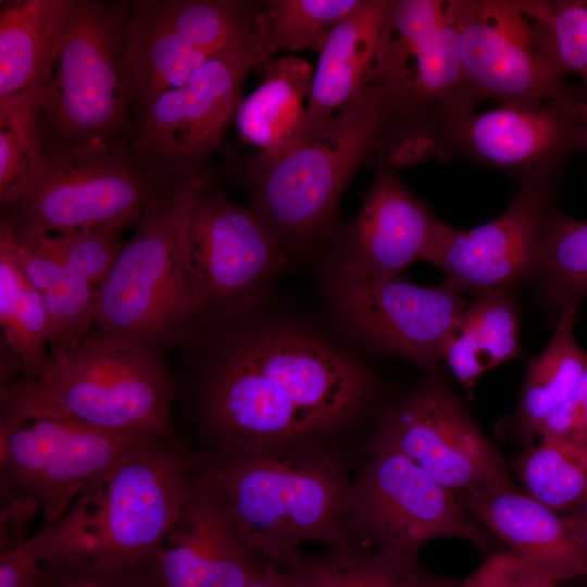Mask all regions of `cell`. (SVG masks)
Segmentation results:
<instances>
[{
	"label": "cell",
	"mask_w": 587,
	"mask_h": 587,
	"mask_svg": "<svg viewBox=\"0 0 587 587\" xmlns=\"http://www.w3.org/2000/svg\"><path fill=\"white\" fill-rule=\"evenodd\" d=\"M42 565L35 535L0 547V587H32Z\"/></svg>",
	"instance_id": "cell-39"
},
{
	"label": "cell",
	"mask_w": 587,
	"mask_h": 587,
	"mask_svg": "<svg viewBox=\"0 0 587 587\" xmlns=\"http://www.w3.org/2000/svg\"><path fill=\"white\" fill-rule=\"evenodd\" d=\"M137 223L133 220H121L65 233L14 234L33 240L92 285L100 287L121 251L123 232Z\"/></svg>",
	"instance_id": "cell-35"
},
{
	"label": "cell",
	"mask_w": 587,
	"mask_h": 587,
	"mask_svg": "<svg viewBox=\"0 0 587 587\" xmlns=\"http://www.w3.org/2000/svg\"><path fill=\"white\" fill-rule=\"evenodd\" d=\"M32 587H157L145 566L82 559L42 560Z\"/></svg>",
	"instance_id": "cell-36"
},
{
	"label": "cell",
	"mask_w": 587,
	"mask_h": 587,
	"mask_svg": "<svg viewBox=\"0 0 587 587\" xmlns=\"http://www.w3.org/2000/svg\"><path fill=\"white\" fill-rule=\"evenodd\" d=\"M515 471L527 495L558 513L567 515L587 499V445L541 441L525 449Z\"/></svg>",
	"instance_id": "cell-31"
},
{
	"label": "cell",
	"mask_w": 587,
	"mask_h": 587,
	"mask_svg": "<svg viewBox=\"0 0 587 587\" xmlns=\"http://www.w3.org/2000/svg\"><path fill=\"white\" fill-rule=\"evenodd\" d=\"M366 453L370 458L349 490L354 539L410 555H419L425 544L436 539H461L488 550L489 538L453 491L400 452Z\"/></svg>",
	"instance_id": "cell-15"
},
{
	"label": "cell",
	"mask_w": 587,
	"mask_h": 587,
	"mask_svg": "<svg viewBox=\"0 0 587 587\" xmlns=\"http://www.w3.org/2000/svg\"><path fill=\"white\" fill-rule=\"evenodd\" d=\"M392 118L390 99L373 80L308 142L274 159L255 158L246 175L249 205L289 255L327 232L360 167L387 159Z\"/></svg>",
	"instance_id": "cell-5"
},
{
	"label": "cell",
	"mask_w": 587,
	"mask_h": 587,
	"mask_svg": "<svg viewBox=\"0 0 587 587\" xmlns=\"http://www.w3.org/2000/svg\"><path fill=\"white\" fill-rule=\"evenodd\" d=\"M42 154L37 89L0 98V197L27 175Z\"/></svg>",
	"instance_id": "cell-34"
},
{
	"label": "cell",
	"mask_w": 587,
	"mask_h": 587,
	"mask_svg": "<svg viewBox=\"0 0 587 587\" xmlns=\"http://www.w3.org/2000/svg\"><path fill=\"white\" fill-rule=\"evenodd\" d=\"M191 178L154 198L123 242L99 287L96 334L165 352L199 333L178 232L179 203Z\"/></svg>",
	"instance_id": "cell-9"
},
{
	"label": "cell",
	"mask_w": 587,
	"mask_h": 587,
	"mask_svg": "<svg viewBox=\"0 0 587 587\" xmlns=\"http://www.w3.org/2000/svg\"><path fill=\"white\" fill-rule=\"evenodd\" d=\"M560 99H515L448 121L435 136L430 158H466L522 184L552 185L561 162L587 146L583 123Z\"/></svg>",
	"instance_id": "cell-18"
},
{
	"label": "cell",
	"mask_w": 587,
	"mask_h": 587,
	"mask_svg": "<svg viewBox=\"0 0 587 587\" xmlns=\"http://www.w3.org/2000/svg\"><path fill=\"white\" fill-rule=\"evenodd\" d=\"M294 587H453L455 582L426 571L419 555L354 541L332 546L317 555H300L287 570Z\"/></svg>",
	"instance_id": "cell-27"
},
{
	"label": "cell",
	"mask_w": 587,
	"mask_h": 587,
	"mask_svg": "<svg viewBox=\"0 0 587 587\" xmlns=\"http://www.w3.org/2000/svg\"><path fill=\"white\" fill-rule=\"evenodd\" d=\"M567 102L574 114L583 123L587 142V101H582L569 95Z\"/></svg>",
	"instance_id": "cell-44"
},
{
	"label": "cell",
	"mask_w": 587,
	"mask_h": 587,
	"mask_svg": "<svg viewBox=\"0 0 587 587\" xmlns=\"http://www.w3.org/2000/svg\"><path fill=\"white\" fill-rule=\"evenodd\" d=\"M127 20L128 1L70 0L36 88L43 151L133 140L136 79Z\"/></svg>",
	"instance_id": "cell-6"
},
{
	"label": "cell",
	"mask_w": 587,
	"mask_h": 587,
	"mask_svg": "<svg viewBox=\"0 0 587 587\" xmlns=\"http://www.w3.org/2000/svg\"><path fill=\"white\" fill-rule=\"evenodd\" d=\"M360 1L271 0L258 9V32L273 54L320 51L333 27Z\"/></svg>",
	"instance_id": "cell-32"
},
{
	"label": "cell",
	"mask_w": 587,
	"mask_h": 587,
	"mask_svg": "<svg viewBox=\"0 0 587 587\" xmlns=\"http://www.w3.org/2000/svg\"><path fill=\"white\" fill-rule=\"evenodd\" d=\"M552 185L522 184L511 204L495 220L474 228L444 223L427 261L445 284L474 297L511 290L537 278L542 236L554 209Z\"/></svg>",
	"instance_id": "cell-19"
},
{
	"label": "cell",
	"mask_w": 587,
	"mask_h": 587,
	"mask_svg": "<svg viewBox=\"0 0 587 587\" xmlns=\"http://www.w3.org/2000/svg\"><path fill=\"white\" fill-rule=\"evenodd\" d=\"M173 183L141 161L127 142L62 145L45 150L34 168L0 197V220L17 235L138 222Z\"/></svg>",
	"instance_id": "cell-8"
},
{
	"label": "cell",
	"mask_w": 587,
	"mask_h": 587,
	"mask_svg": "<svg viewBox=\"0 0 587 587\" xmlns=\"http://www.w3.org/2000/svg\"><path fill=\"white\" fill-rule=\"evenodd\" d=\"M375 80L394 107L389 163L430 158L438 130L477 105L447 0H395Z\"/></svg>",
	"instance_id": "cell-10"
},
{
	"label": "cell",
	"mask_w": 587,
	"mask_h": 587,
	"mask_svg": "<svg viewBox=\"0 0 587 587\" xmlns=\"http://www.w3.org/2000/svg\"><path fill=\"white\" fill-rule=\"evenodd\" d=\"M265 565L218 498L196 476L176 522L145 567L157 587H247Z\"/></svg>",
	"instance_id": "cell-20"
},
{
	"label": "cell",
	"mask_w": 587,
	"mask_h": 587,
	"mask_svg": "<svg viewBox=\"0 0 587 587\" xmlns=\"http://www.w3.org/2000/svg\"><path fill=\"white\" fill-rule=\"evenodd\" d=\"M274 55L259 32L248 46L218 55L159 95L129 146L171 182L208 174L204 166L241 103L248 74Z\"/></svg>",
	"instance_id": "cell-12"
},
{
	"label": "cell",
	"mask_w": 587,
	"mask_h": 587,
	"mask_svg": "<svg viewBox=\"0 0 587 587\" xmlns=\"http://www.w3.org/2000/svg\"><path fill=\"white\" fill-rule=\"evenodd\" d=\"M521 315L511 290L479 295L455 321L442 361L465 388L487 371L520 355Z\"/></svg>",
	"instance_id": "cell-26"
},
{
	"label": "cell",
	"mask_w": 587,
	"mask_h": 587,
	"mask_svg": "<svg viewBox=\"0 0 587 587\" xmlns=\"http://www.w3.org/2000/svg\"><path fill=\"white\" fill-rule=\"evenodd\" d=\"M247 587H294L289 572L266 563L262 573Z\"/></svg>",
	"instance_id": "cell-41"
},
{
	"label": "cell",
	"mask_w": 587,
	"mask_h": 587,
	"mask_svg": "<svg viewBox=\"0 0 587 587\" xmlns=\"http://www.w3.org/2000/svg\"><path fill=\"white\" fill-rule=\"evenodd\" d=\"M563 519L571 535L587 557V522L577 521L569 516H563Z\"/></svg>",
	"instance_id": "cell-43"
},
{
	"label": "cell",
	"mask_w": 587,
	"mask_h": 587,
	"mask_svg": "<svg viewBox=\"0 0 587 587\" xmlns=\"http://www.w3.org/2000/svg\"><path fill=\"white\" fill-rule=\"evenodd\" d=\"M0 242L13 251L42 300L49 322V358L76 347L93 330L99 287L33 240L15 235L1 220Z\"/></svg>",
	"instance_id": "cell-24"
},
{
	"label": "cell",
	"mask_w": 587,
	"mask_h": 587,
	"mask_svg": "<svg viewBox=\"0 0 587 587\" xmlns=\"http://www.w3.org/2000/svg\"><path fill=\"white\" fill-rule=\"evenodd\" d=\"M198 478L218 498L249 549L287 571L298 546L355 542L345 470L309 442L232 452Z\"/></svg>",
	"instance_id": "cell-2"
},
{
	"label": "cell",
	"mask_w": 587,
	"mask_h": 587,
	"mask_svg": "<svg viewBox=\"0 0 587 587\" xmlns=\"http://www.w3.org/2000/svg\"><path fill=\"white\" fill-rule=\"evenodd\" d=\"M538 437L558 446L587 445V371L570 397L545 421Z\"/></svg>",
	"instance_id": "cell-38"
},
{
	"label": "cell",
	"mask_w": 587,
	"mask_h": 587,
	"mask_svg": "<svg viewBox=\"0 0 587 587\" xmlns=\"http://www.w3.org/2000/svg\"><path fill=\"white\" fill-rule=\"evenodd\" d=\"M70 0H14L0 12V98L36 89Z\"/></svg>",
	"instance_id": "cell-30"
},
{
	"label": "cell",
	"mask_w": 587,
	"mask_h": 587,
	"mask_svg": "<svg viewBox=\"0 0 587 587\" xmlns=\"http://www.w3.org/2000/svg\"><path fill=\"white\" fill-rule=\"evenodd\" d=\"M537 278L562 311L587 296V222L552 209L545 224Z\"/></svg>",
	"instance_id": "cell-33"
},
{
	"label": "cell",
	"mask_w": 587,
	"mask_h": 587,
	"mask_svg": "<svg viewBox=\"0 0 587 587\" xmlns=\"http://www.w3.org/2000/svg\"><path fill=\"white\" fill-rule=\"evenodd\" d=\"M259 70L262 82L241 101L236 121L241 136L262 149L259 157L274 159L290 147L298 132L314 72L295 55L271 59Z\"/></svg>",
	"instance_id": "cell-25"
},
{
	"label": "cell",
	"mask_w": 587,
	"mask_h": 587,
	"mask_svg": "<svg viewBox=\"0 0 587 587\" xmlns=\"http://www.w3.org/2000/svg\"><path fill=\"white\" fill-rule=\"evenodd\" d=\"M455 496L467 515L530 570L555 583L587 575V557L563 516L529 495L513 489Z\"/></svg>",
	"instance_id": "cell-23"
},
{
	"label": "cell",
	"mask_w": 587,
	"mask_h": 587,
	"mask_svg": "<svg viewBox=\"0 0 587 587\" xmlns=\"http://www.w3.org/2000/svg\"><path fill=\"white\" fill-rule=\"evenodd\" d=\"M442 225L380 158L360 212L329 264L370 277L399 276L413 262L427 261Z\"/></svg>",
	"instance_id": "cell-21"
},
{
	"label": "cell",
	"mask_w": 587,
	"mask_h": 587,
	"mask_svg": "<svg viewBox=\"0 0 587 587\" xmlns=\"http://www.w3.org/2000/svg\"><path fill=\"white\" fill-rule=\"evenodd\" d=\"M552 35L563 70L587 87V0L552 1Z\"/></svg>",
	"instance_id": "cell-37"
},
{
	"label": "cell",
	"mask_w": 587,
	"mask_h": 587,
	"mask_svg": "<svg viewBox=\"0 0 587 587\" xmlns=\"http://www.w3.org/2000/svg\"><path fill=\"white\" fill-rule=\"evenodd\" d=\"M326 291L346 330L367 349L439 374L446 340L470 300L447 284L422 287L329 264Z\"/></svg>",
	"instance_id": "cell-17"
},
{
	"label": "cell",
	"mask_w": 587,
	"mask_h": 587,
	"mask_svg": "<svg viewBox=\"0 0 587 587\" xmlns=\"http://www.w3.org/2000/svg\"><path fill=\"white\" fill-rule=\"evenodd\" d=\"M576 315V307L561 311L547 347L528 364L513 417V433L525 449L587 371V353L574 337Z\"/></svg>",
	"instance_id": "cell-29"
},
{
	"label": "cell",
	"mask_w": 587,
	"mask_h": 587,
	"mask_svg": "<svg viewBox=\"0 0 587 587\" xmlns=\"http://www.w3.org/2000/svg\"><path fill=\"white\" fill-rule=\"evenodd\" d=\"M0 389L35 376L49 360V322L13 251L0 242Z\"/></svg>",
	"instance_id": "cell-28"
},
{
	"label": "cell",
	"mask_w": 587,
	"mask_h": 587,
	"mask_svg": "<svg viewBox=\"0 0 587 587\" xmlns=\"http://www.w3.org/2000/svg\"><path fill=\"white\" fill-rule=\"evenodd\" d=\"M195 480L173 436L132 450L96 476L57 523L35 534L42 560L145 566Z\"/></svg>",
	"instance_id": "cell-4"
},
{
	"label": "cell",
	"mask_w": 587,
	"mask_h": 587,
	"mask_svg": "<svg viewBox=\"0 0 587 587\" xmlns=\"http://www.w3.org/2000/svg\"><path fill=\"white\" fill-rule=\"evenodd\" d=\"M523 562L508 550L489 554L453 587H516Z\"/></svg>",
	"instance_id": "cell-40"
},
{
	"label": "cell",
	"mask_w": 587,
	"mask_h": 587,
	"mask_svg": "<svg viewBox=\"0 0 587 587\" xmlns=\"http://www.w3.org/2000/svg\"><path fill=\"white\" fill-rule=\"evenodd\" d=\"M177 380L164 351L93 330L35 376L0 390V420L60 416L115 432L174 436Z\"/></svg>",
	"instance_id": "cell-3"
},
{
	"label": "cell",
	"mask_w": 587,
	"mask_h": 587,
	"mask_svg": "<svg viewBox=\"0 0 587 587\" xmlns=\"http://www.w3.org/2000/svg\"><path fill=\"white\" fill-rule=\"evenodd\" d=\"M191 178L178 209V232L199 330L257 316L289 254L263 218L209 183Z\"/></svg>",
	"instance_id": "cell-7"
},
{
	"label": "cell",
	"mask_w": 587,
	"mask_h": 587,
	"mask_svg": "<svg viewBox=\"0 0 587 587\" xmlns=\"http://www.w3.org/2000/svg\"><path fill=\"white\" fill-rule=\"evenodd\" d=\"M257 316L199 330L189 357L205 427L232 452L309 442L360 414L373 397L365 367L309 329Z\"/></svg>",
	"instance_id": "cell-1"
},
{
	"label": "cell",
	"mask_w": 587,
	"mask_h": 587,
	"mask_svg": "<svg viewBox=\"0 0 587 587\" xmlns=\"http://www.w3.org/2000/svg\"><path fill=\"white\" fill-rule=\"evenodd\" d=\"M516 587H557V583L541 576L523 563Z\"/></svg>",
	"instance_id": "cell-42"
},
{
	"label": "cell",
	"mask_w": 587,
	"mask_h": 587,
	"mask_svg": "<svg viewBox=\"0 0 587 587\" xmlns=\"http://www.w3.org/2000/svg\"><path fill=\"white\" fill-rule=\"evenodd\" d=\"M394 1L361 0L333 27L320 50L304 116L285 152L311 140L348 101L375 80Z\"/></svg>",
	"instance_id": "cell-22"
},
{
	"label": "cell",
	"mask_w": 587,
	"mask_h": 587,
	"mask_svg": "<svg viewBox=\"0 0 587 587\" xmlns=\"http://www.w3.org/2000/svg\"><path fill=\"white\" fill-rule=\"evenodd\" d=\"M158 438L60 416L0 420V489L33 498L47 527L96 476Z\"/></svg>",
	"instance_id": "cell-14"
},
{
	"label": "cell",
	"mask_w": 587,
	"mask_h": 587,
	"mask_svg": "<svg viewBox=\"0 0 587 587\" xmlns=\"http://www.w3.org/2000/svg\"><path fill=\"white\" fill-rule=\"evenodd\" d=\"M367 450L400 452L454 494L516 489L498 449L441 373L426 375L386 413Z\"/></svg>",
	"instance_id": "cell-16"
},
{
	"label": "cell",
	"mask_w": 587,
	"mask_h": 587,
	"mask_svg": "<svg viewBox=\"0 0 587 587\" xmlns=\"http://www.w3.org/2000/svg\"><path fill=\"white\" fill-rule=\"evenodd\" d=\"M258 9L239 0L128 1L137 128L159 95L205 62L251 43L258 36Z\"/></svg>",
	"instance_id": "cell-13"
},
{
	"label": "cell",
	"mask_w": 587,
	"mask_h": 587,
	"mask_svg": "<svg viewBox=\"0 0 587 587\" xmlns=\"http://www.w3.org/2000/svg\"><path fill=\"white\" fill-rule=\"evenodd\" d=\"M447 3L476 104L486 100H554L567 93L566 73L552 35V1Z\"/></svg>",
	"instance_id": "cell-11"
}]
</instances>
